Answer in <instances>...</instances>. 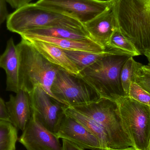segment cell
Masks as SVG:
<instances>
[{"instance_id":"6da1fadb","label":"cell","mask_w":150,"mask_h":150,"mask_svg":"<svg viewBox=\"0 0 150 150\" xmlns=\"http://www.w3.org/2000/svg\"><path fill=\"white\" fill-rule=\"evenodd\" d=\"M117 28L141 55L150 49V0H108Z\"/></svg>"},{"instance_id":"7a4b0ae2","label":"cell","mask_w":150,"mask_h":150,"mask_svg":"<svg viewBox=\"0 0 150 150\" xmlns=\"http://www.w3.org/2000/svg\"><path fill=\"white\" fill-rule=\"evenodd\" d=\"M16 47L19 57L20 89L29 93L39 86L57 101L51 87L61 69L50 63L26 40L22 38Z\"/></svg>"},{"instance_id":"3957f363","label":"cell","mask_w":150,"mask_h":150,"mask_svg":"<svg viewBox=\"0 0 150 150\" xmlns=\"http://www.w3.org/2000/svg\"><path fill=\"white\" fill-rule=\"evenodd\" d=\"M129 56H105L80 71L78 78L89 86L98 98L113 100L125 96L120 80L122 69Z\"/></svg>"},{"instance_id":"277c9868","label":"cell","mask_w":150,"mask_h":150,"mask_svg":"<svg viewBox=\"0 0 150 150\" xmlns=\"http://www.w3.org/2000/svg\"><path fill=\"white\" fill-rule=\"evenodd\" d=\"M6 25L9 30L19 35L43 27H65L87 32L83 25L76 19L35 3H29L16 9L9 15Z\"/></svg>"},{"instance_id":"5b68a950","label":"cell","mask_w":150,"mask_h":150,"mask_svg":"<svg viewBox=\"0 0 150 150\" xmlns=\"http://www.w3.org/2000/svg\"><path fill=\"white\" fill-rule=\"evenodd\" d=\"M72 107L99 124L106 136L109 149L133 147L117 113L114 101L98 98L86 105Z\"/></svg>"},{"instance_id":"8992f818","label":"cell","mask_w":150,"mask_h":150,"mask_svg":"<svg viewBox=\"0 0 150 150\" xmlns=\"http://www.w3.org/2000/svg\"><path fill=\"white\" fill-rule=\"evenodd\" d=\"M122 126L136 150H150V106L129 96L114 100Z\"/></svg>"},{"instance_id":"52a82bcc","label":"cell","mask_w":150,"mask_h":150,"mask_svg":"<svg viewBox=\"0 0 150 150\" xmlns=\"http://www.w3.org/2000/svg\"><path fill=\"white\" fill-rule=\"evenodd\" d=\"M51 91L58 102L68 106L86 105L98 98L80 79L62 69L57 73Z\"/></svg>"},{"instance_id":"ba28073f","label":"cell","mask_w":150,"mask_h":150,"mask_svg":"<svg viewBox=\"0 0 150 150\" xmlns=\"http://www.w3.org/2000/svg\"><path fill=\"white\" fill-rule=\"evenodd\" d=\"M37 5L87 23L110 8L108 0H38Z\"/></svg>"},{"instance_id":"9c48e42d","label":"cell","mask_w":150,"mask_h":150,"mask_svg":"<svg viewBox=\"0 0 150 150\" xmlns=\"http://www.w3.org/2000/svg\"><path fill=\"white\" fill-rule=\"evenodd\" d=\"M29 94L32 114L47 129L56 135L64 115V105L54 100L39 86Z\"/></svg>"},{"instance_id":"30bf717a","label":"cell","mask_w":150,"mask_h":150,"mask_svg":"<svg viewBox=\"0 0 150 150\" xmlns=\"http://www.w3.org/2000/svg\"><path fill=\"white\" fill-rule=\"evenodd\" d=\"M59 139L32 114L19 142L27 150H63Z\"/></svg>"},{"instance_id":"8fae6325","label":"cell","mask_w":150,"mask_h":150,"mask_svg":"<svg viewBox=\"0 0 150 150\" xmlns=\"http://www.w3.org/2000/svg\"><path fill=\"white\" fill-rule=\"evenodd\" d=\"M56 135L59 139L69 141L84 149L105 150L96 136L65 113Z\"/></svg>"},{"instance_id":"7c38bea8","label":"cell","mask_w":150,"mask_h":150,"mask_svg":"<svg viewBox=\"0 0 150 150\" xmlns=\"http://www.w3.org/2000/svg\"><path fill=\"white\" fill-rule=\"evenodd\" d=\"M83 25L90 38L105 50L107 49L111 37L117 29L116 19L111 7Z\"/></svg>"},{"instance_id":"4fadbf2b","label":"cell","mask_w":150,"mask_h":150,"mask_svg":"<svg viewBox=\"0 0 150 150\" xmlns=\"http://www.w3.org/2000/svg\"><path fill=\"white\" fill-rule=\"evenodd\" d=\"M6 105L11 122L17 129L23 131L32 115L29 93L20 89L15 96H10Z\"/></svg>"},{"instance_id":"5bb4252c","label":"cell","mask_w":150,"mask_h":150,"mask_svg":"<svg viewBox=\"0 0 150 150\" xmlns=\"http://www.w3.org/2000/svg\"><path fill=\"white\" fill-rule=\"evenodd\" d=\"M19 61L16 45L13 39L7 43L6 49L0 55V68L6 74V90L17 93L20 90L19 80Z\"/></svg>"},{"instance_id":"9a60e30c","label":"cell","mask_w":150,"mask_h":150,"mask_svg":"<svg viewBox=\"0 0 150 150\" xmlns=\"http://www.w3.org/2000/svg\"><path fill=\"white\" fill-rule=\"evenodd\" d=\"M28 40L50 63L78 77L80 74L79 70L63 49L43 41L33 40Z\"/></svg>"},{"instance_id":"2e32d148","label":"cell","mask_w":150,"mask_h":150,"mask_svg":"<svg viewBox=\"0 0 150 150\" xmlns=\"http://www.w3.org/2000/svg\"><path fill=\"white\" fill-rule=\"evenodd\" d=\"M20 35L21 38L24 39L33 40L43 41L54 45L67 51L97 52L105 50L91 39L74 40L57 38L45 36L29 35L25 33H22Z\"/></svg>"},{"instance_id":"e0dca14e","label":"cell","mask_w":150,"mask_h":150,"mask_svg":"<svg viewBox=\"0 0 150 150\" xmlns=\"http://www.w3.org/2000/svg\"><path fill=\"white\" fill-rule=\"evenodd\" d=\"M62 109L64 113L74 119L96 136L99 140L103 149L108 150V143L106 136L102 128L93 119L81 113L71 106L63 105Z\"/></svg>"},{"instance_id":"ac0fdd59","label":"cell","mask_w":150,"mask_h":150,"mask_svg":"<svg viewBox=\"0 0 150 150\" xmlns=\"http://www.w3.org/2000/svg\"><path fill=\"white\" fill-rule=\"evenodd\" d=\"M22 33L29 35L45 36L57 38L74 40L91 39L89 34L86 32L61 27L37 28L27 31Z\"/></svg>"},{"instance_id":"d6986e66","label":"cell","mask_w":150,"mask_h":150,"mask_svg":"<svg viewBox=\"0 0 150 150\" xmlns=\"http://www.w3.org/2000/svg\"><path fill=\"white\" fill-rule=\"evenodd\" d=\"M64 51L68 57L74 63L79 70V73L86 68L105 56L112 55H121L115 51L108 49H106L102 52H88L67 50H64Z\"/></svg>"},{"instance_id":"ffe728a7","label":"cell","mask_w":150,"mask_h":150,"mask_svg":"<svg viewBox=\"0 0 150 150\" xmlns=\"http://www.w3.org/2000/svg\"><path fill=\"white\" fill-rule=\"evenodd\" d=\"M107 49L117 52L121 55L135 57L141 55L133 43L117 28L111 37Z\"/></svg>"},{"instance_id":"44dd1931","label":"cell","mask_w":150,"mask_h":150,"mask_svg":"<svg viewBox=\"0 0 150 150\" xmlns=\"http://www.w3.org/2000/svg\"><path fill=\"white\" fill-rule=\"evenodd\" d=\"M17 128L8 122L0 120V150H16Z\"/></svg>"},{"instance_id":"7402d4cb","label":"cell","mask_w":150,"mask_h":150,"mask_svg":"<svg viewBox=\"0 0 150 150\" xmlns=\"http://www.w3.org/2000/svg\"><path fill=\"white\" fill-rule=\"evenodd\" d=\"M141 63L135 61L130 57L126 61L122 69L120 80L122 90L125 96H128L131 83L134 81L135 73Z\"/></svg>"},{"instance_id":"603a6c76","label":"cell","mask_w":150,"mask_h":150,"mask_svg":"<svg viewBox=\"0 0 150 150\" xmlns=\"http://www.w3.org/2000/svg\"><path fill=\"white\" fill-rule=\"evenodd\" d=\"M128 96L142 104L150 106V93L136 82L131 83Z\"/></svg>"},{"instance_id":"cb8c5ba5","label":"cell","mask_w":150,"mask_h":150,"mask_svg":"<svg viewBox=\"0 0 150 150\" xmlns=\"http://www.w3.org/2000/svg\"><path fill=\"white\" fill-rule=\"evenodd\" d=\"M134 81L150 93V67L141 63L136 70Z\"/></svg>"},{"instance_id":"d4e9b609","label":"cell","mask_w":150,"mask_h":150,"mask_svg":"<svg viewBox=\"0 0 150 150\" xmlns=\"http://www.w3.org/2000/svg\"><path fill=\"white\" fill-rule=\"evenodd\" d=\"M0 120L11 122L6 103L1 98H0Z\"/></svg>"},{"instance_id":"484cf974","label":"cell","mask_w":150,"mask_h":150,"mask_svg":"<svg viewBox=\"0 0 150 150\" xmlns=\"http://www.w3.org/2000/svg\"><path fill=\"white\" fill-rule=\"evenodd\" d=\"M6 0H0V27L5 20H7L8 15Z\"/></svg>"},{"instance_id":"4316f807","label":"cell","mask_w":150,"mask_h":150,"mask_svg":"<svg viewBox=\"0 0 150 150\" xmlns=\"http://www.w3.org/2000/svg\"><path fill=\"white\" fill-rule=\"evenodd\" d=\"M33 0H6L12 8L17 9L23 5L30 3Z\"/></svg>"},{"instance_id":"83f0119b","label":"cell","mask_w":150,"mask_h":150,"mask_svg":"<svg viewBox=\"0 0 150 150\" xmlns=\"http://www.w3.org/2000/svg\"><path fill=\"white\" fill-rule=\"evenodd\" d=\"M62 145L63 150H85L69 141L63 139H62Z\"/></svg>"},{"instance_id":"f1b7e54d","label":"cell","mask_w":150,"mask_h":150,"mask_svg":"<svg viewBox=\"0 0 150 150\" xmlns=\"http://www.w3.org/2000/svg\"><path fill=\"white\" fill-rule=\"evenodd\" d=\"M144 55H145L146 58H147L148 62H149L148 66L150 67V49L145 52L144 53Z\"/></svg>"},{"instance_id":"f546056e","label":"cell","mask_w":150,"mask_h":150,"mask_svg":"<svg viewBox=\"0 0 150 150\" xmlns=\"http://www.w3.org/2000/svg\"><path fill=\"white\" fill-rule=\"evenodd\" d=\"M108 150H136L133 147H129L128 148H123L120 149H110Z\"/></svg>"}]
</instances>
